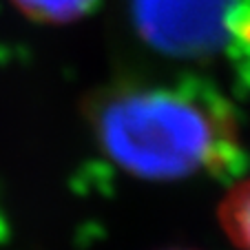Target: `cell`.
Wrapping results in <instances>:
<instances>
[{"label": "cell", "mask_w": 250, "mask_h": 250, "mask_svg": "<svg viewBox=\"0 0 250 250\" xmlns=\"http://www.w3.org/2000/svg\"><path fill=\"white\" fill-rule=\"evenodd\" d=\"M98 137L124 170L146 180H177L210 168L230 144L215 111L177 91H137L111 100Z\"/></svg>", "instance_id": "cell-1"}, {"label": "cell", "mask_w": 250, "mask_h": 250, "mask_svg": "<svg viewBox=\"0 0 250 250\" xmlns=\"http://www.w3.org/2000/svg\"><path fill=\"white\" fill-rule=\"evenodd\" d=\"M230 0H135V20L155 47L173 53H202L217 47Z\"/></svg>", "instance_id": "cell-2"}, {"label": "cell", "mask_w": 250, "mask_h": 250, "mask_svg": "<svg viewBox=\"0 0 250 250\" xmlns=\"http://www.w3.org/2000/svg\"><path fill=\"white\" fill-rule=\"evenodd\" d=\"M219 222L237 248L250 250V177L224 197L219 206Z\"/></svg>", "instance_id": "cell-3"}, {"label": "cell", "mask_w": 250, "mask_h": 250, "mask_svg": "<svg viewBox=\"0 0 250 250\" xmlns=\"http://www.w3.org/2000/svg\"><path fill=\"white\" fill-rule=\"evenodd\" d=\"M11 2L27 18L51 24L76 20L95 5V0H11Z\"/></svg>", "instance_id": "cell-4"}]
</instances>
